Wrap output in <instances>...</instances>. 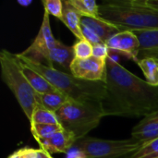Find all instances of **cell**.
I'll return each instance as SVG.
<instances>
[{
    "label": "cell",
    "mask_w": 158,
    "mask_h": 158,
    "mask_svg": "<svg viewBox=\"0 0 158 158\" xmlns=\"http://www.w3.org/2000/svg\"><path fill=\"white\" fill-rule=\"evenodd\" d=\"M101 106L106 117L144 118L158 110V86L148 84L109 55Z\"/></svg>",
    "instance_id": "obj_1"
},
{
    "label": "cell",
    "mask_w": 158,
    "mask_h": 158,
    "mask_svg": "<svg viewBox=\"0 0 158 158\" xmlns=\"http://www.w3.org/2000/svg\"><path fill=\"white\" fill-rule=\"evenodd\" d=\"M22 63L43 75L57 91L66 94L74 102L101 106L106 95V82L88 81L74 77L54 67L32 62L17 54Z\"/></svg>",
    "instance_id": "obj_2"
},
{
    "label": "cell",
    "mask_w": 158,
    "mask_h": 158,
    "mask_svg": "<svg viewBox=\"0 0 158 158\" xmlns=\"http://www.w3.org/2000/svg\"><path fill=\"white\" fill-rule=\"evenodd\" d=\"M100 17L120 31H158V10L143 0L106 1L99 5Z\"/></svg>",
    "instance_id": "obj_3"
},
{
    "label": "cell",
    "mask_w": 158,
    "mask_h": 158,
    "mask_svg": "<svg viewBox=\"0 0 158 158\" xmlns=\"http://www.w3.org/2000/svg\"><path fill=\"white\" fill-rule=\"evenodd\" d=\"M0 67L3 81L9 88L30 121L33 111L38 106L37 93L25 78L20 59L17 54L3 49L0 52Z\"/></svg>",
    "instance_id": "obj_4"
},
{
    "label": "cell",
    "mask_w": 158,
    "mask_h": 158,
    "mask_svg": "<svg viewBox=\"0 0 158 158\" xmlns=\"http://www.w3.org/2000/svg\"><path fill=\"white\" fill-rule=\"evenodd\" d=\"M56 114L63 129L71 133L77 142L85 138L106 118L101 106L74 101L66 104Z\"/></svg>",
    "instance_id": "obj_5"
},
{
    "label": "cell",
    "mask_w": 158,
    "mask_h": 158,
    "mask_svg": "<svg viewBox=\"0 0 158 158\" xmlns=\"http://www.w3.org/2000/svg\"><path fill=\"white\" fill-rule=\"evenodd\" d=\"M144 143L133 138L127 140H105L85 137L78 141L74 147L84 158H131Z\"/></svg>",
    "instance_id": "obj_6"
},
{
    "label": "cell",
    "mask_w": 158,
    "mask_h": 158,
    "mask_svg": "<svg viewBox=\"0 0 158 158\" xmlns=\"http://www.w3.org/2000/svg\"><path fill=\"white\" fill-rule=\"evenodd\" d=\"M57 43L58 40L54 37L51 30L50 15L44 11L43 21L35 39L31 44H30L23 52L19 53V55L32 62L50 67V54Z\"/></svg>",
    "instance_id": "obj_7"
},
{
    "label": "cell",
    "mask_w": 158,
    "mask_h": 158,
    "mask_svg": "<svg viewBox=\"0 0 158 158\" xmlns=\"http://www.w3.org/2000/svg\"><path fill=\"white\" fill-rule=\"evenodd\" d=\"M70 73L81 80L106 82V60L94 56L85 59L74 57L70 65Z\"/></svg>",
    "instance_id": "obj_8"
},
{
    "label": "cell",
    "mask_w": 158,
    "mask_h": 158,
    "mask_svg": "<svg viewBox=\"0 0 158 158\" xmlns=\"http://www.w3.org/2000/svg\"><path fill=\"white\" fill-rule=\"evenodd\" d=\"M106 45L110 52L122 54L134 62L139 61V54L141 51V43L137 35L131 31H120L108 41Z\"/></svg>",
    "instance_id": "obj_9"
},
{
    "label": "cell",
    "mask_w": 158,
    "mask_h": 158,
    "mask_svg": "<svg viewBox=\"0 0 158 158\" xmlns=\"http://www.w3.org/2000/svg\"><path fill=\"white\" fill-rule=\"evenodd\" d=\"M36 142L40 145V149L47 152L49 155H53L69 153L74 147L77 140L71 133L63 129L48 139L37 140Z\"/></svg>",
    "instance_id": "obj_10"
},
{
    "label": "cell",
    "mask_w": 158,
    "mask_h": 158,
    "mask_svg": "<svg viewBox=\"0 0 158 158\" xmlns=\"http://www.w3.org/2000/svg\"><path fill=\"white\" fill-rule=\"evenodd\" d=\"M131 138L148 143L158 138V110L144 117L131 131Z\"/></svg>",
    "instance_id": "obj_11"
},
{
    "label": "cell",
    "mask_w": 158,
    "mask_h": 158,
    "mask_svg": "<svg viewBox=\"0 0 158 158\" xmlns=\"http://www.w3.org/2000/svg\"><path fill=\"white\" fill-rule=\"evenodd\" d=\"M81 25L94 31L104 43H106L112 36L120 31V30L112 23L102 18L81 17Z\"/></svg>",
    "instance_id": "obj_12"
},
{
    "label": "cell",
    "mask_w": 158,
    "mask_h": 158,
    "mask_svg": "<svg viewBox=\"0 0 158 158\" xmlns=\"http://www.w3.org/2000/svg\"><path fill=\"white\" fill-rule=\"evenodd\" d=\"M63 4L64 9L61 21L78 40H84L81 31V15L69 3L68 0L63 1Z\"/></svg>",
    "instance_id": "obj_13"
},
{
    "label": "cell",
    "mask_w": 158,
    "mask_h": 158,
    "mask_svg": "<svg viewBox=\"0 0 158 158\" xmlns=\"http://www.w3.org/2000/svg\"><path fill=\"white\" fill-rule=\"evenodd\" d=\"M21 69L25 78L37 94H44L57 91L43 75H41L40 73H38L37 71H35L34 69H32L31 68H30L29 66L25 65L22 62Z\"/></svg>",
    "instance_id": "obj_14"
},
{
    "label": "cell",
    "mask_w": 158,
    "mask_h": 158,
    "mask_svg": "<svg viewBox=\"0 0 158 158\" xmlns=\"http://www.w3.org/2000/svg\"><path fill=\"white\" fill-rule=\"evenodd\" d=\"M75 57L72 46H68L62 42L58 41L57 44L54 47L50 54V67H54V63L60 65L63 69L70 73V65Z\"/></svg>",
    "instance_id": "obj_15"
},
{
    "label": "cell",
    "mask_w": 158,
    "mask_h": 158,
    "mask_svg": "<svg viewBox=\"0 0 158 158\" xmlns=\"http://www.w3.org/2000/svg\"><path fill=\"white\" fill-rule=\"evenodd\" d=\"M70 101L72 100L59 91L44 94H37L38 106L54 113H56L59 109H61L66 104Z\"/></svg>",
    "instance_id": "obj_16"
},
{
    "label": "cell",
    "mask_w": 158,
    "mask_h": 158,
    "mask_svg": "<svg viewBox=\"0 0 158 158\" xmlns=\"http://www.w3.org/2000/svg\"><path fill=\"white\" fill-rule=\"evenodd\" d=\"M137 65L143 70L145 81L152 86H158V63L152 57L139 59Z\"/></svg>",
    "instance_id": "obj_17"
},
{
    "label": "cell",
    "mask_w": 158,
    "mask_h": 158,
    "mask_svg": "<svg viewBox=\"0 0 158 158\" xmlns=\"http://www.w3.org/2000/svg\"><path fill=\"white\" fill-rule=\"evenodd\" d=\"M69 3L81 15V17L101 18L99 5L94 0H68Z\"/></svg>",
    "instance_id": "obj_18"
},
{
    "label": "cell",
    "mask_w": 158,
    "mask_h": 158,
    "mask_svg": "<svg viewBox=\"0 0 158 158\" xmlns=\"http://www.w3.org/2000/svg\"><path fill=\"white\" fill-rule=\"evenodd\" d=\"M35 124H60L58 118L56 113L49 111L40 106H38L33 111L30 119V125Z\"/></svg>",
    "instance_id": "obj_19"
},
{
    "label": "cell",
    "mask_w": 158,
    "mask_h": 158,
    "mask_svg": "<svg viewBox=\"0 0 158 158\" xmlns=\"http://www.w3.org/2000/svg\"><path fill=\"white\" fill-rule=\"evenodd\" d=\"M63 130V127L60 124L53 125V124H35L31 125V131L34 139L44 140L52 137L56 132Z\"/></svg>",
    "instance_id": "obj_20"
},
{
    "label": "cell",
    "mask_w": 158,
    "mask_h": 158,
    "mask_svg": "<svg viewBox=\"0 0 158 158\" xmlns=\"http://www.w3.org/2000/svg\"><path fill=\"white\" fill-rule=\"evenodd\" d=\"M141 43V50L158 49V31H133Z\"/></svg>",
    "instance_id": "obj_21"
},
{
    "label": "cell",
    "mask_w": 158,
    "mask_h": 158,
    "mask_svg": "<svg viewBox=\"0 0 158 158\" xmlns=\"http://www.w3.org/2000/svg\"><path fill=\"white\" fill-rule=\"evenodd\" d=\"M74 56L77 58L85 59L93 56V48L94 45L88 41L84 40H77V42L72 45Z\"/></svg>",
    "instance_id": "obj_22"
},
{
    "label": "cell",
    "mask_w": 158,
    "mask_h": 158,
    "mask_svg": "<svg viewBox=\"0 0 158 158\" xmlns=\"http://www.w3.org/2000/svg\"><path fill=\"white\" fill-rule=\"evenodd\" d=\"M44 9L50 16H53L59 20L62 19L63 17V9L64 4L61 0H44L43 2Z\"/></svg>",
    "instance_id": "obj_23"
},
{
    "label": "cell",
    "mask_w": 158,
    "mask_h": 158,
    "mask_svg": "<svg viewBox=\"0 0 158 158\" xmlns=\"http://www.w3.org/2000/svg\"><path fill=\"white\" fill-rule=\"evenodd\" d=\"M131 158H158V138L145 143Z\"/></svg>",
    "instance_id": "obj_24"
},
{
    "label": "cell",
    "mask_w": 158,
    "mask_h": 158,
    "mask_svg": "<svg viewBox=\"0 0 158 158\" xmlns=\"http://www.w3.org/2000/svg\"><path fill=\"white\" fill-rule=\"evenodd\" d=\"M20 158H44L46 152L42 149L23 148L19 150Z\"/></svg>",
    "instance_id": "obj_25"
},
{
    "label": "cell",
    "mask_w": 158,
    "mask_h": 158,
    "mask_svg": "<svg viewBox=\"0 0 158 158\" xmlns=\"http://www.w3.org/2000/svg\"><path fill=\"white\" fill-rule=\"evenodd\" d=\"M109 48L107 47L106 43L103 44H99L96 45H94L93 48V56L100 58V59H107V57L109 56Z\"/></svg>",
    "instance_id": "obj_26"
},
{
    "label": "cell",
    "mask_w": 158,
    "mask_h": 158,
    "mask_svg": "<svg viewBox=\"0 0 158 158\" xmlns=\"http://www.w3.org/2000/svg\"><path fill=\"white\" fill-rule=\"evenodd\" d=\"M81 31H82L84 39L86 41H88L89 43H91L93 45H96V44L104 43L94 31H92L90 29H88V28H86V27H84L82 25H81Z\"/></svg>",
    "instance_id": "obj_27"
},
{
    "label": "cell",
    "mask_w": 158,
    "mask_h": 158,
    "mask_svg": "<svg viewBox=\"0 0 158 158\" xmlns=\"http://www.w3.org/2000/svg\"><path fill=\"white\" fill-rule=\"evenodd\" d=\"M144 57H152L158 60V49H149V50H141L139 54V59Z\"/></svg>",
    "instance_id": "obj_28"
},
{
    "label": "cell",
    "mask_w": 158,
    "mask_h": 158,
    "mask_svg": "<svg viewBox=\"0 0 158 158\" xmlns=\"http://www.w3.org/2000/svg\"><path fill=\"white\" fill-rule=\"evenodd\" d=\"M143 3L147 6L158 10V0H143Z\"/></svg>",
    "instance_id": "obj_29"
},
{
    "label": "cell",
    "mask_w": 158,
    "mask_h": 158,
    "mask_svg": "<svg viewBox=\"0 0 158 158\" xmlns=\"http://www.w3.org/2000/svg\"><path fill=\"white\" fill-rule=\"evenodd\" d=\"M18 3L21 6H29L31 4V1H19Z\"/></svg>",
    "instance_id": "obj_30"
},
{
    "label": "cell",
    "mask_w": 158,
    "mask_h": 158,
    "mask_svg": "<svg viewBox=\"0 0 158 158\" xmlns=\"http://www.w3.org/2000/svg\"><path fill=\"white\" fill-rule=\"evenodd\" d=\"M8 158H20L19 156V151H17V152H15V153H13L11 156H9V157Z\"/></svg>",
    "instance_id": "obj_31"
},
{
    "label": "cell",
    "mask_w": 158,
    "mask_h": 158,
    "mask_svg": "<svg viewBox=\"0 0 158 158\" xmlns=\"http://www.w3.org/2000/svg\"><path fill=\"white\" fill-rule=\"evenodd\" d=\"M44 158H53L52 156H51V155H49L47 152H46V155H45V157Z\"/></svg>",
    "instance_id": "obj_32"
},
{
    "label": "cell",
    "mask_w": 158,
    "mask_h": 158,
    "mask_svg": "<svg viewBox=\"0 0 158 158\" xmlns=\"http://www.w3.org/2000/svg\"><path fill=\"white\" fill-rule=\"evenodd\" d=\"M156 61H157V63H158V60H156Z\"/></svg>",
    "instance_id": "obj_33"
}]
</instances>
